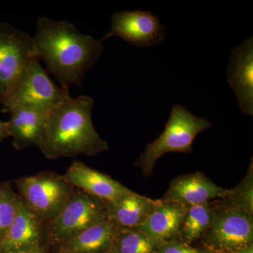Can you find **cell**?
<instances>
[{"label":"cell","mask_w":253,"mask_h":253,"mask_svg":"<svg viewBox=\"0 0 253 253\" xmlns=\"http://www.w3.org/2000/svg\"><path fill=\"white\" fill-rule=\"evenodd\" d=\"M229 193L230 189L217 186L204 173L197 172L174 178L161 201L190 208L226 199Z\"/></svg>","instance_id":"8fae6325"},{"label":"cell","mask_w":253,"mask_h":253,"mask_svg":"<svg viewBox=\"0 0 253 253\" xmlns=\"http://www.w3.org/2000/svg\"><path fill=\"white\" fill-rule=\"evenodd\" d=\"M32 37L9 23H0V106L26 63L34 57Z\"/></svg>","instance_id":"ba28073f"},{"label":"cell","mask_w":253,"mask_h":253,"mask_svg":"<svg viewBox=\"0 0 253 253\" xmlns=\"http://www.w3.org/2000/svg\"><path fill=\"white\" fill-rule=\"evenodd\" d=\"M108 219L107 202L74 187L62 211L46 223V241L55 247Z\"/></svg>","instance_id":"277c9868"},{"label":"cell","mask_w":253,"mask_h":253,"mask_svg":"<svg viewBox=\"0 0 253 253\" xmlns=\"http://www.w3.org/2000/svg\"><path fill=\"white\" fill-rule=\"evenodd\" d=\"M70 96L69 89L58 86L36 56L26 63L7 98L3 111L9 113L18 106L49 111Z\"/></svg>","instance_id":"5b68a950"},{"label":"cell","mask_w":253,"mask_h":253,"mask_svg":"<svg viewBox=\"0 0 253 253\" xmlns=\"http://www.w3.org/2000/svg\"><path fill=\"white\" fill-rule=\"evenodd\" d=\"M212 220L211 203L191 206L188 208L181 221L177 239L189 246L202 240L207 234Z\"/></svg>","instance_id":"ac0fdd59"},{"label":"cell","mask_w":253,"mask_h":253,"mask_svg":"<svg viewBox=\"0 0 253 253\" xmlns=\"http://www.w3.org/2000/svg\"><path fill=\"white\" fill-rule=\"evenodd\" d=\"M201 250L183 244L178 239H172L158 245L155 253H201Z\"/></svg>","instance_id":"7402d4cb"},{"label":"cell","mask_w":253,"mask_h":253,"mask_svg":"<svg viewBox=\"0 0 253 253\" xmlns=\"http://www.w3.org/2000/svg\"><path fill=\"white\" fill-rule=\"evenodd\" d=\"M212 220L201 240L205 249L214 253H231L253 244V217L225 199L211 203Z\"/></svg>","instance_id":"8992f818"},{"label":"cell","mask_w":253,"mask_h":253,"mask_svg":"<svg viewBox=\"0 0 253 253\" xmlns=\"http://www.w3.org/2000/svg\"><path fill=\"white\" fill-rule=\"evenodd\" d=\"M162 203L161 199H152L132 192L107 203L109 219L119 228H136L142 225Z\"/></svg>","instance_id":"9a60e30c"},{"label":"cell","mask_w":253,"mask_h":253,"mask_svg":"<svg viewBox=\"0 0 253 253\" xmlns=\"http://www.w3.org/2000/svg\"><path fill=\"white\" fill-rule=\"evenodd\" d=\"M212 126L207 118L196 117L184 106L174 104L164 131L156 140L146 146L135 166L140 168L144 175L149 177L156 161L163 155L171 152L190 154L198 134Z\"/></svg>","instance_id":"3957f363"},{"label":"cell","mask_w":253,"mask_h":253,"mask_svg":"<svg viewBox=\"0 0 253 253\" xmlns=\"http://www.w3.org/2000/svg\"><path fill=\"white\" fill-rule=\"evenodd\" d=\"M94 99L68 96L50 110L38 149L48 159L78 155L96 156L109 150V144L92 122Z\"/></svg>","instance_id":"7a4b0ae2"},{"label":"cell","mask_w":253,"mask_h":253,"mask_svg":"<svg viewBox=\"0 0 253 253\" xmlns=\"http://www.w3.org/2000/svg\"><path fill=\"white\" fill-rule=\"evenodd\" d=\"M49 112L26 106H18L9 111L11 118L7 123L15 149L21 151L31 146L38 148Z\"/></svg>","instance_id":"5bb4252c"},{"label":"cell","mask_w":253,"mask_h":253,"mask_svg":"<svg viewBox=\"0 0 253 253\" xmlns=\"http://www.w3.org/2000/svg\"><path fill=\"white\" fill-rule=\"evenodd\" d=\"M166 28L150 11H123L113 14L111 27L100 41L118 37L131 45L149 47L164 42Z\"/></svg>","instance_id":"9c48e42d"},{"label":"cell","mask_w":253,"mask_h":253,"mask_svg":"<svg viewBox=\"0 0 253 253\" xmlns=\"http://www.w3.org/2000/svg\"><path fill=\"white\" fill-rule=\"evenodd\" d=\"M118 229L110 219L102 221L55 246V253H107Z\"/></svg>","instance_id":"e0dca14e"},{"label":"cell","mask_w":253,"mask_h":253,"mask_svg":"<svg viewBox=\"0 0 253 253\" xmlns=\"http://www.w3.org/2000/svg\"><path fill=\"white\" fill-rule=\"evenodd\" d=\"M46 223L18 195L16 215L8 230L0 239V253L42 246Z\"/></svg>","instance_id":"30bf717a"},{"label":"cell","mask_w":253,"mask_h":253,"mask_svg":"<svg viewBox=\"0 0 253 253\" xmlns=\"http://www.w3.org/2000/svg\"><path fill=\"white\" fill-rule=\"evenodd\" d=\"M157 246L142 231L134 228H119L107 253H155Z\"/></svg>","instance_id":"d6986e66"},{"label":"cell","mask_w":253,"mask_h":253,"mask_svg":"<svg viewBox=\"0 0 253 253\" xmlns=\"http://www.w3.org/2000/svg\"><path fill=\"white\" fill-rule=\"evenodd\" d=\"M214 253L213 252H211V251H208V250L204 249L203 250L202 253Z\"/></svg>","instance_id":"484cf974"},{"label":"cell","mask_w":253,"mask_h":253,"mask_svg":"<svg viewBox=\"0 0 253 253\" xmlns=\"http://www.w3.org/2000/svg\"><path fill=\"white\" fill-rule=\"evenodd\" d=\"M18 194L8 182L0 183V239L8 230L17 209Z\"/></svg>","instance_id":"44dd1931"},{"label":"cell","mask_w":253,"mask_h":253,"mask_svg":"<svg viewBox=\"0 0 253 253\" xmlns=\"http://www.w3.org/2000/svg\"><path fill=\"white\" fill-rule=\"evenodd\" d=\"M231 253H253V244L250 245L249 246H246V247L243 248L239 251Z\"/></svg>","instance_id":"d4e9b609"},{"label":"cell","mask_w":253,"mask_h":253,"mask_svg":"<svg viewBox=\"0 0 253 253\" xmlns=\"http://www.w3.org/2000/svg\"><path fill=\"white\" fill-rule=\"evenodd\" d=\"M227 81L241 112L253 115V38L233 49L227 69Z\"/></svg>","instance_id":"7c38bea8"},{"label":"cell","mask_w":253,"mask_h":253,"mask_svg":"<svg viewBox=\"0 0 253 253\" xmlns=\"http://www.w3.org/2000/svg\"><path fill=\"white\" fill-rule=\"evenodd\" d=\"M32 42L35 56L44 63L46 71L61 87L67 89L71 85L83 86L84 75L104 51L101 41L83 34L72 23L44 16L38 18Z\"/></svg>","instance_id":"6da1fadb"},{"label":"cell","mask_w":253,"mask_h":253,"mask_svg":"<svg viewBox=\"0 0 253 253\" xmlns=\"http://www.w3.org/2000/svg\"><path fill=\"white\" fill-rule=\"evenodd\" d=\"M61 176L73 187L107 203L113 202L133 191L111 176L79 161L72 163L66 173Z\"/></svg>","instance_id":"4fadbf2b"},{"label":"cell","mask_w":253,"mask_h":253,"mask_svg":"<svg viewBox=\"0 0 253 253\" xmlns=\"http://www.w3.org/2000/svg\"><path fill=\"white\" fill-rule=\"evenodd\" d=\"M14 182L20 196L46 224L62 211L74 189L51 172L23 176Z\"/></svg>","instance_id":"52a82bcc"},{"label":"cell","mask_w":253,"mask_h":253,"mask_svg":"<svg viewBox=\"0 0 253 253\" xmlns=\"http://www.w3.org/2000/svg\"><path fill=\"white\" fill-rule=\"evenodd\" d=\"M10 253H46L45 247L44 246L40 247L33 248V249L21 250V251H15Z\"/></svg>","instance_id":"cb8c5ba5"},{"label":"cell","mask_w":253,"mask_h":253,"mask_svg":"<svg viewBox=\"0 0 253 253\" xmlns=\"http://www.w3.org/2000/svg\"><path fill=\"white\" fill-rule=\"evenodd\" d=\"M188 208L180 204L162 202L142 225L134 229L144 232L157 246L177 239L181 221Z\"/></svg>","instance_id":"2e32d148"},{"label":"cell","mask_w":253,"mask_h":253,"mask_svg":"<svg viewBox=\"0 0 253 253\" xmlns=\"http://www.w3.org/2000/svg\"><path fill=\"white\" fill-rule=\"evenodd\" d=\"M234 207L253 217V160L244 179L224 199Z\"/></svg>","instance_id":"ffe728a7"},{"label":"cell","mask_w":253,"mask_h":253,"mask_svg":"<svg viewBox=\"0 0 253 253\" xmlns=\"http://www.w3.org/2000/svg\"><path fill=\"white\" fill-rule=\"evenodd\" d=\"M9 136L8 123L0 121V142Z\"/></svg>","instance_id":"603a6c76"}]
</instances>
